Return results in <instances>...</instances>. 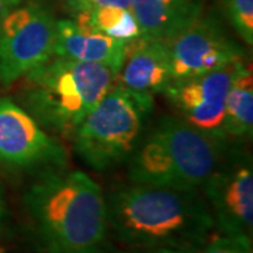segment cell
Segmentation results:
<instances>
[{"label": "cell", "instance_id": "obj_1", "mask_svg": "<svg viewBox=\"0 0 253 253\" xmlns=\"http://www.w3.org/2000/svg\"><path fill=\"white\" fill-rule=\"evenodd\" d=\"M109 232L126 249L199 251L215 228L200 190L126 184L106 196Z\"/></svg>", "mask_w": 253, "mask_h": 253}, {"label": "cell", "instance_id": "obj_2", "mask_svg": "<svg viewBox=\"0 0 253 253\" xmlns=\"http://www.w3.org/2000/svg\"><path fill=\"white\" fill-rule=\"evenodd\" d=\"M23 203L46 253H103L107 235L106 196L86 173L46 169Z\"/></svg>", "mask_w": 253, "mask_h": 253}, {"label": "cell", "instance_id": "obj_3", "mask_svg": "<svg viewBox=\"0 0 253 253\" xmlns=\"http://www.w3.org/2000/svg\"><path fill=\"white\" fill-rule=\"evenodd\" d=\"M23 79V109L46 132L72 139L84 117L114 87L117 73L101 63L52 56Z\"/></svg>", "mask_w": 253, "mask_h": 253}, {"label": "cell", "instance_id": "obj_4", "mask_svg": "<svg viewBox=\"0 0 253 253\" xmlns=\"http://www.w3.org/2000/svg\"><path fill=\"white\" fill-rule=\"evenodd\" d=\"M228 149L226 139L206 134L180 117H163L129 156L131 183L200 190Z\"/></svg>", "mask_w": 253, "mask_h": 253}, {"label": "cell", "instance_id": "obj_5", "mask_svg": "<svg viewBox=\"0 0 253 253\" xmlns=\"http://www.w3.org/2000/svg\"><path fill=\"white\" fill-rule=\"evenodd\" d=\"M151 110L114 84L75 131L76 152L96 170L123 163L138 146L145 117Z\"/></svg>", "mask_w": 253, "mask_h": 253}, {"label": "cell", "instance_id": "obj_6", "mask_svg": "<svg viewBox=\"0 0 253 253\" xmlns=\"http://www.w3.org/2000/svg\"><path fill=\"white\" fill-rule=\"evenodd\" d=\"M58 20L41 4H20L0 23V82L11 84L55 56Z\"/></svg>", "mask_w": 253, "mask_h": 253}, {"label": "cell", "instance_id": "obj_7", "mask_svg": "<svg viewBox=\"0 0 253 253\" xmlns=\"http://www.w3.org/2000/svg\"><path fill=\"white\" fill-rule=\"evenodd\" d=\"M201 190L221 234L252 239L253 166L249 152L228 146Z\"/></svg>", "mask_w": 253, "mask_h": 253}, {"label": "cell", "instance_id": "obj_8", "mask_svg": "<svg viewBox=\"0 0 253 253\" xmlns=\"http://www.w3.org/2000/svg\"><path fill=\"white\" fill-rule=\"evenodd\" d=\"M244 59L232 61L217 71L173 81L162 94L176 110L177 117L206 134L226 139L225 99Z\"/></svg>", "mask_w": 253, "mask_h": 253}, {"label": "cell", "instance_id": "obj_9", "mask_svg": "<svg viewBox=\"0 0 253 253\" xmlns=\"http://www.w3.org/2000/svg\"><path fill=\"white\" fill-rule=\"evenodd\" d=\"M163 42L170 59L173 81L217 71L244 58L239 45L226 34L218 18L206 13Z\"/></svg>", "mask_w": 253, "mask_h": 253}, {"label": "cell", "instance_id": "obj_10", "mask_svg": "<svg viewBox=\"0 0 253 253\" xmlns=\"http://www.w3.org/2000/svg\"><path fill=\"white\" fill-rule=\"evenodd\" d=\"M66 154L58 141L13 100L0 99V163L21 170L63 168Z\"/></svg>", "mask_w": 253, "mask_h": 253}, {"label": "cell", "instance_id": "obj_11", "mask_svg": "<svg viewBox=\"0 0 253 253\" xmlns=\"http://www.w3.org/2000/svg\"><path fill=\"white\" fill-rule=\"evenodd\" d=\"M173 82L169 54L163 41L136 38L126 42V58L116 84L152 109L154 97L162 94Z\"/></svg>", "mask_w": 253, "mask_h": 253}, {"label": "cell", "instance_id": "obj_12", "mask_svg": "<svg viewBox=\"0 0 253 253\" xmlns=\"http://www.w3.org/2000/svg\"><path fill=\"white\" fill-rule=\"evenodd\" d=\"M55 56L101 63L118 73L126 58V42L101 31H82L72 20H58Z\"/></svg>", "mask_w": 253, "mask_h": 253}, {"label": "cell", "instance_id": "obj_13", "mask_svg": "<svg viewBox=\"0 0 253 253\" xmlns=\"http://www.w3.org/2000/svg\"><path fill=\"white\" fill-rule=\"evenodd\" d=\"M141 38L166 41L204 14V0H132Z\"/></svg>", "mask_w": 253, "mask_h": 253}, {"label": "cell", "instance_id": "obj_14", "mask_svg": "<svg viewBox=\"0 0 253 253\" xmlns=\"http://www.w3.org/2000/svg\"><path fill=\"white\" fill-rule=\"evenodd\" d=\"M253 73L244 59L231 82L225 99V132L228 136L252 138Z\"/></svg>", "mask_w": 253, "mask_h": 253}, {"label": "cell", "instance_id": "obj_15", "mask_svg": "<svg viewBox=\"0 0 253 253\" xmlns=\"http://www.w3.org/2000/svg\"><path fill=\"white\" fill-rule=\"evenodd\" d=\"M87 10L90 11L93 27L97 31L126 42L134 41L141 37V30L132 10L114 6H103Z\"/></svg>", "mask_w": 253, "mask_h": 253}, {"label": "cell", "instance_id": "obj_16", "mask_svg": "<svg viewBox=\"0 0 253 253\" xmlns=\"http://www.w3.org/2000/svg\"><path fill=\"white\" fill-rule=\"evenodd\" d=\"M226 21L246 45H253V0H217Z\"/></svg>", "mask_w": 253, "mask_h": 253}, {"label": "cell", "instance_id": "obj_17", "mask_svg": "<svg viewBox=\"0 0 253 253\" xmlns=\"http://www.w3.org/2000/svg\"><path fill=\"white\" fill-rule=\"evenodd\" d=\"M197 253H252V239L221 234L208 238Z\"/></svg>", "mask_w": 253, "mask_h": 253}, {"label": "cell", "instance_id": "obj_18", "mask_svg": "<svg viewBox=\"0 0 253 253\" xmlns=\"http://www.w3.org/2000/svg\"><path fill=\"white\" fill-rule=\"evenodd\" d=\"M78 9H94L103 6H114L121 9L131 10L132 0H75Z\"/></svg>", "mask_w": 253, "mask_h": 253}, {"label": "cell", "instance_id": "obj_19", "mask_svg": "<svg viewBox=\"0 0 253 253\" xmlns=\"http://www.w3.org/2000/svg\"><path fill=\"white\" fill-rule=\"evenodd\" d=\"M118 253H197V251L186 249H126Z\"/></svg>", "mask_w": 253, "mask_h": 253}, {"label": "cell", "instance_id": "obj_20", "mask_svg": "<svg viewBox=\"0 0 253 253\" xmlns=\"http://www.w3.org/2000/svg\"><path fill=\"white\" fill-rule=\"evenodd\" d=\"M24 0H0V23L13 9L23 4Z\"/></svg>", "mask_w": 253, "mask_h": 253}, {"label": "cell", "instance_id": "obj_21", "mask_svg": "<svg viewBox=\"0 0 253 253\" xmlns=\"http://www.w3.org/2000/svg\"><path fill=\"white\" fill-rule=\"evenodd\" d=\"M6 218V201H4V194H3V189L0 186V231L3 228V222Z\"/></svg>", "mask_w": 253, "mask_h": 253}]
</instances>
